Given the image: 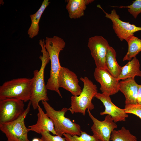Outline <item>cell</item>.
I'll list each match as a JSON object with an SVG mask.
<instances>
[{
  "mask_svg": "<svg viewBox=\"0 0 141 141\" xmlns=\"http://www.w3.org/2000/svg\"><path fill=\"white\" fill-rule=\"evenodd\" d=\"M111 141H137L136 137L124 127L118 130H114L111 136Z\"/></svg>",
  "mask_w": 141,
  "mask_h": 141,
  "instance_id": "obj_21",
  "label": "cell"
},
{
  "mask_svg": "<svg viewBox=\"0 0 141 141\" xmlns=\"http://www.w3.org/2000/svg\"><path fill=\"white\" fill-rule=\"evenodd\" d=\"M95 97L100 100L105 108L104 111L100 113L101 115H107L110 116L113 121L116 123L119 121H125L128 116L124 109L120 108L112 102L110 96L102 93L98 92Z\"/></svg>",
  "mask_w": 141,
  "mask_h": 141,
  "instance_id": "obj_13",
  "label": "cell"
},
{
  "mask_svg": "<svg viewBox=\"0 0 141 141\" xmlns=\"http://www.w3.org/2000/svg\"><path fill=\"white\" fill-rule=\"evenodd\" d=\"M40 134L41 137L39 138L40 141H66L65 138L57 135H52L47 131L42 132Z\"/></svg>",
  "mask_w": 141,
  "mask_h": 141,
  "instance_id": "obj_25",
  "label": "cell"
},
{
  "mask_svg": "<svg viewBox=\"0 0 141 141\" xmlns=\"http://www.w3.org/2000/svg\"><path fill=\"white\" fill-rule=\"evenodd\" d=\"M137 103L141 104V85H139L137 99Z\"/></svg>",
  "mask_w": 141,
  "mask_h": 141,
  "instance_id": "obj_26",
  "label": "cell"
},
{
  "mask_svg": "<svg viewBox=\"0 0 141 141\" xmlns=\"http://www.w3.org/2000/svg\"><path fill=\"white\" fill-rule=\"evenodd\" d=\"M136 76L141 77V71L139 60L135 57L129 61L125 66H122L121 72L117 79L119 81L134 78Z\"/></svg>",
  "mask_w": 141,
  "mask_h": 141,
  "instance_id": "obj_17",
  "label": "cell"
},
{
  "mask_svg": "<svg viewBox=\"0 0 141 141\" xmlns=\"http://www.w3.org/2000/svg\"><path fill=\"white\" fill-rule=\"evenodd\" d=\"M50 3L48 0H44L38 11L35 13L30 15L31 22L27 33L30 38L32 39L38 34L39 23L40 19L44 10Z\"/></svg>",
  "mask_w": 141,
  "mask_h": 141,
  "instance_id": "obj_18",
  "label": "cell"
},
{
  "mask_svg": "<svg viewBox=\"0 0 141 141\" xmlns=\"http://www.w3.org/2000/svg\"><path fill=\"white\" fill-rule=\"evenodd\" d=\"M120 8H127L128 11L133 17L136 19L138 15L141 13V0H136L132 4L128 6H112Z\"/></svg>",
  "mask_w": 141,
  "mask_h": 141,
  "instance_id": "obj_23",
  "label": "cell"
},
{
  "mask_svg": "<svg viewBox=\"0 0 141 141\" xmlns=\"http://www.w3.org/2000/svg\"><path fill=\"white\" fill-rule=\"evenodd\" d=\"M80 79L83 83L82 92L79 96L71 97V106L68 109L72 114L79 113L85 116L86 109L90 111L94 108L92 100L98 93V89L96 85L87 77Z\"/></svg>",
  "mask_w": 141,
  "mask_h": 141,
  "instance_id": "obj_4",
  "label": "cell"
},
{
  "mask_svg": "<svg viewBox=\"0 0 141 141\" xmlns=\"http://www.w3.org/2000/svg\"><path fill=\"white\" fill-rule=\"evenodd\" d=\"M87 110L93 123L91 127L93 135L100 141H110L113 131L117 127L116 123L109 115H107L104 120L101 121L95 118L89 109Z\"/></svg>",
  "mask_w": 141,
  "mask_h": 141,
  "instance_id": "obj_10",
  "label": "cell"
},
{
  "mask_svg": "<svg viewBox=\"0 0 141 141\" xmlns=\"http://www.w3.org/2000/svg\"><path fill=\"white\" fill-rule=\"evenodd\" d=\"M93 0H68L66 8L71 19H77L83 16L87 5Z\"/></svg>",
  "mask_w": 141,
  "mask_h": 141,
  "instance_id": "obj_16",
  "label": "cell"
},
{
  "mask_svg": "<svg viewBox=\"0 0 141 141\" xmlns=\"http://www.w3.org/2000/svg\"><path fill=\"white\" fill-rule=\"evenodd\" d=\"M116 54L114 49L110 46L107 50L105 64L107 71L113 77L117 78L120 74L122 66L117 62Z\"/></svg>",
  "mask_w": 141,
  "mask_h": 141,
  "instance_id": "obj_19",
  "label": "cell"
},
{
  "mask_svg": "<svg viewBox=\"0 0 141 141\" xmlns=\"http://www.w3.org/2000/svg\"><path fill=\"white\" fill-rule=\"evenodd\" d=\"M32 141H40V140L39 138H33Z\"/></svg>",
  "mask_w": 141,
  "mask_h": 141,
  "instance_id": "obj_27",
  "label": "cell"
},
{
  "mask_svg": "<svg viewBox=\"0 0 141 141\" xmlns=\"http://www.w3.org/2000/svg\"><path fill=\"white\" fill-rule=\"evenodd\" d=\"M31 103L30 101L22 114L16 119L0 125V130L5 135L7 141H30L28 139L29 128L24 120L29 113Z\"/></svg>",
  "mask_w": 141,
  "mask_h": 141,
  "instance_id": "obj_6",
  "label": "cell"
},
{
  "mask_svg": "<svg viewBox=\"0 0 141 141\" xmlns=\"http://www.w3.org/2000/svg\"><path fill=\"white\" fill-rule=\"evenodd\" d=\"M32 92V78L14 79L0 86V99L14 98L26 102L30 100Z\"/></svg>",
  "mask_w": 141,
  "mask_h": 141,
  "instance_id": "obj_5",
  "label": "cell"
},
{
  "mask_svg": "<svg viewBox=\"0 0 141 141\" xmlns=\"http://www.w3.org/2000/svg\"><path fill=\"white\" fill-rule=\"evenodd\" d=\"M58 82L59 88L62 87L68 91L73 96H79L82 92L77 75L67 68L61 67Z\"/></svg>",
  "mask_w": 141,
  "mask_h": 141,
  "instance_id": "obj_12",
  "label": "cell"
},
{
  "mask_svg": "<svg viewBox=\"0 0 141 141\" xmlns=\"http://www.w3.org/2000/svg\"><path fill=\"white\" fill-rule=\"evenodd\" d=\"M97 7L104 13L106 18L111 20L113 29L120 41L126 40L129 37L134 35L135 32L141 31V27H137L133 24H130L129 22H124L120 20L115 9L112 10L109 14L105 12L100 5L98 4Z\"/></svg>",
  "mask_w": 141,
  "mask_h": 141,
  "instance_id": "obj_9",
  "label": "cell"
},
{
  "mask_svg": "<svg viewBox=\"0 0 141 141\" xmlns=\"http://www.w3.org/2000/svg\"><path fill=\"white\" fill-rule=\"evenodd\" d=\"M139 85L134 78H129L119 82V91L125 97V105L137 103V93Z\"/></svg>",
  "mask_w": 141,
  "mask_h": 141,
  "instance_id": "obj_14",
  "label": "cell"
},
{
  "mask_svg": "<svg viewBox=\"0 0 141 141\" xmlns=\"http://www.w3.org/2000/svg\"><path fill=\"white\" fill-rule=\"evenodd\" d=\"M42 103L47 115L54 123L57 135L62 137L64 133L72 136L81 135L82 131L80 125L65 116L68 108H63L60 110H56L47 101H42Z\"/></svg>",
  "mask_w": 141,
  "mask_h": 141,
  "instance_id": "obj_3",
  "label": "cell"
},
{
  "mask_svg": "<svg viewBox=\"0 0 141 141\" xmlns=\"http://www.w3.org/2000/svg\"><path fill=\"white\" fill-rule=\"evenodd\" d=\"M24 102L14 98L0 99V125L17 119L25 110Z\"/></svg>",
  "mask_w": 141,
  "mask_h": 141,
  "instance_id": "obj_7",
  "label": "cell"
},
{
  "mask_svg": "<svg viewBox=\"0 0 141 141\" xmlns=\"http://www.w3.org/2000/svg\"><path fill=\"white\" fill-rule=\"evenodd\" d=\"M126 40L128 45L127 52L123 59V61H130L141 51V39L131 35L128 37Z\"/></svg>",
  "mask_w": 141,
  "mask_h": 141,
  "instance_id": "obj_20",
  "label": "cell"
},
{
  "mask_svg": "<svg viewBox=\"0 0 141 141\" xmlns=\"http://www.w3.org/2000/svg\"><path fill=\"white\" fill-rule=\"evenodd\" d=\"M94 78L101 85L102 93L110 96L119 91V82L107 70L96 68L93 73Z\"/></svg>",
  "mask_w": 141,
  "mask_h": 141,
  "instance_id": "obj_11",
  "label": "cell"
},
{
  "mask_svg": "<svg viewBox=\"0 0 141 141\" xmlns=\"http://www.w3.org/2000/svg\"><path fill=\"white\" fill-rule=\"evenodd\" d=\"M38 119L36 123L28 126L30 131H34L39 134L47 131L57 135L54 130V125L52 120L45 113L39 105L37 108Z\"/></svg>",
  "mask_w": 141,
  "mask_h": 141,
  "instance_id": "obj_15",
  "label": "cell"
},
{
  "mask_svg": "<svg viewBox=\"0 0 141 141\" xmlns=\"http://www.w3.org/2000/svg\"><path fill=\"white\" fill-rule=\"evenodd\" d=\"M109 46L108 41L102 36H96L89 38L87 46L91 51L96 68L107 70L106 57Z\"/></svg>",
  "mask_w": 141,
  "mask_h": 141,
  "instance_id": "obj_8",
  "label": "cell"
},
{
  "mask_svg": "<svg viewBox=\"0 0 141 141\" xmlns=\"http://www.w3.org/2000/svg\"><path fill=\"white\" fill-rule=\"evenodd\" d=\"M127 114H133L139 118L141 119V104L137 103L125 105L124 108Z\"/></svg>",
  "mask_w": 141,
  "mask_h": 141,
  "instance_id": "obj_24",
  "label": "cell"
},
{
  "mask_svg": "<svg viewBox=\"0 0 141 141\" xmlns=\"http://www.w3.org/2000/svg\"><path fill=\"white\" fill-rule=\"evenodd\" d=\"M63 135L66 141H100L93 135H90L82 131L80 136H72L66 133L64 134Z\"/></svg>",
  "mask_w": 141,
  "mask_h": 141,
  "instance_id": "obj_22",
  "label": "cell"
},
{
  "mask_svg": "<svg viewBox=\"0 0 141 141\" xmlns=\"http://www.w3.org/2000/svg\"><path fill=\"white\" fill-rule=\"evenodd\" d=\"M66 43L62 38L57 36L46 37L45 47L48 52L51 62L50 77L46 85L47 90L56 92L61 98L62 96L59 90L58 80L61 66L59 60V55L64 48Z\"/></svg>",
  "mask_w": 141,
  "mask_h": 141,
  "instance_id": "obj_1",
  "label": "cell"
},
{
  "mask_svg": "<svg viewBox=\"0 0 141 141\" xmlns=\"http://www.w3.org/2000/svg\"><path fill=\"white\" fill-rule=\"evenodd\" d=\"M39 44L40 46L42 53L39 58L41 61V65L39 70L33 71L32 79V92L30 101L34 110L37 109L39 102L41 101H47L49 99L47 96V89L44 81V72L45 68L50 61L49 55L45 47V40L40 39Z\"/></svg>",
  "mask_w": 141,
  "mask_h": 141,
  "instance_id": "obj_2",
  "label": "cell"
}]
</instances>
